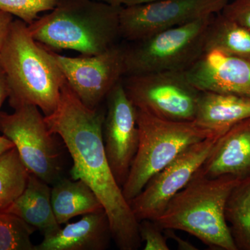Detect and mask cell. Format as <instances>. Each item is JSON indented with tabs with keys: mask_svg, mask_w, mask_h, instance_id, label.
<instances>
[{
	"mask_svg": "<svg viewBox=\"0 0 250 250\" xmlns=\"http://www.w3.org/2000/svg\"><path fill=\"white\" fill-rule=\"evenodd\" d=\"M235 176L208 178L195 173L154 220L163 229L181 230L215 250H237L225 218V206Z\"/></svg>",
	"mask_w": 250,
	"mask_h": 250,
	"instance_id": "obj_4",
	"label": "cell"
},
{
	"mask_svg": "<svg viewBox=\"0 0 250 250\" xmlns=\"http://www.w3.org/2000/svg\"><path fill=\"white\" fill-rule=\"evenodd\" d=\"M29 173L16 147L0 156V212L8 208L22 193Z\"/></svg>",
	"mask_w": 250,
	"mask_h": 250,
	"instance_id": "obj_21",
	"label": "cell"
},
{
	"mask_svg": "<svg viewBox=\"0 0 250 250\" xmlns=\"http://www.w3.org/2000/svg\"><path fill=\"white\" fill-rule=\"evenodd\" d=\"M36 230L19 217L0 212V250H35L31 236Z\"/></svg>",
	"mask_w": 250,
	"mask_h": 250,
	"instance_id": "obj_22",
	"label": "cell"
},
{
	"mask_svg": "<svg viewBox=\"0 0 250 250\" xmlns=\"http://www.w3.org/2000/svg\"><path fill=\"white\" fill-rule=\"evenodd\" d=\"M9 88L7 79L1 65H0V108L6 98H9Z\"/></svg>",
	"mask_w": 250,
	"mask_h": 250,
	"instance_id": "obj_28",
	"label": "cell"
},
{
	"mask_svg": "<svg viewBox=\"0 0 250 250\" xmlns=\"http://www.w3.org/2000/svg\"><path fill=\"white\" fill-rule=\"evenodd\" d=\"M221 13L250 31V0H233Z\"/></svg>",
	"mask_w": 250,
	"mask_h": 250,
	"instance_id": "obj_25",
	"label": "cell"
},
{
	"mask_svg": "<svg viewBox=\"0 0 250 250\" xmlns=\"http://www.w3.org/2000/svg\"><path fill=\"white\" fill-rule=\"evenodd\" d=\"M141 241L146 243L145 250H169L163 229L154 220H143L139 222Z\"/></svg>",
	"mask_w": 250,
	"mask_h": 250,
	"instance_id": "obj_24",
	"label": "cell"
},
{
	"mask_svg": "<svg viewBox=\"0 0 250 250\" xmlns=\"http://www.w3.org/2000/svg\"><path fill=\"white\" fill-rule=\"evenodd\" d=\"M14 147H15L14 143L11 142L9 139L5 137L3 135L0 136V156Z\"/></svg>",
	"mask_w": 250,
	"mask_h": 250,
	"instance_id": "obj_29",
	"label": "cell"
},
{
	"mask_svg": "<svg viewBox=\"0 0 250 250\" xmlns=\"http://www.w3.org/2000/svg\"><path fill=\"white\" fill-rule=\"evenodd\" d=\"M0 65L7 79L10 105H35L45 116L58 106L65 79L52 52L37 42L29 27L14 20L0 50Z\"/></svg>",
	"mask_w": 250,
	"mask_h": 250,
	"instance_id": "obj_2",
	"label": "cell"
},
{
	"mask_svg": "<svg viewBox=\"0 0 250 250\" xmlns=\"http://www.w3.org/2000/svg\"><path fill=\"white\" fill-rule=\"evenodd\" d=\"M51 187V202L59 225L103 208L91 188L81 179L62 177Z\"/></svg>",
	"mask_w": 250,
	"mask_h": 250,
	"instance_id": "obj_18",
	"label": "cell"
},
{
	"mask_svg": "<svg viewBox=\"0 0 250 250\" xmlns=\"http://www.w3.org/2000/svg\"><path fill=\"white\" fill-rule=\"evenodd\" d=\"M225 218L237 250H250V174L241 179L230 192Z\"/></svg>",
	"mask_w": 250,
	"mask_h": 250,
	"instance_id": "obj_20",
	"label": "cell"
},
{
	"mask_svg": "<svg viewBox=\"0 0 250 250\" xmlns=\"http://www.w3.org/2000/svg\"><path fill=\"white\" fill-rule=\"evenodd\" d=\"M111 239L109 219L103 208L44 237L40 244L35 246V250H105Z\"/></svg>",
	"mask_w": 250,
	"mask_h": 250,
	"instance_id": "obj_15",
	"label": "cell"
},
{
	"mask_svg": "<svg viewBox=\"0 0 250 250\" xmlns=\"http://www.w3.org/2000/svg\"><path fill=\"white\" fill-rule=\"evenodd\" d=\"M164 230V234L166 238H170V239L174 240L177 244L179 250H196L197 248L195 246L190 243V242L185 241L183 238H179L177 234H176L175 231L174 229H167Z\"/></svg>",
	"mask_w": 250,
	"mask_h": 250,
	"instance_id": "obj_27",
	"label": "cell"
},
{
	"mask_svg": "<svg viewBox=\"0 0 250 250\" xmlns=\"http://www.w3.org/2000/svg\"><path fill=\"white\" fill-rule=\"evenodd\" d=\"M195 173L208 178L250 174V118L233 125L217 141L214 148Z\"/></svg>",
	"mask_w": 250,
	"mask_h": 250,
	"instance_id": "obj_14",
	"label": "cell"
},
{
	"mask_svg": "<svg viewBox=\"0 0 250 250\" xmlns=\"http://www.w3.org/2000/svg\"><path fill=\"white\" fill-rule=\"evenodd\" d=\"M186 74L200 91L250 98V59L208 51L202 54Z\"/></svg>",
	"mask_w": 250,
	"mask_h": 250,
	"instance_id": "obj_13",
	"label": "cell"
},
{
	"mask_svg": "<svg viewBox=\"0 0 250 250\" xmlns=\"http://www.w3.org/2000/svg\"><path fill=\"white\" fill-rule=\"evenodd\" d=\"M96 1L106 3V4L112 5V6H123L125 0H96Z\"/></svg>",
	"mask_w": 250,
	"mask_h": 250,
	"instance_id": "obj_31",
	"label": "cell"
},
{
	"mask_svg": "<svg viewBox=\"0 0 250 250\" xmlns=\"http://www.w3.org/2000/svg\"><path fill=\"white\" fill-rule=\"evenodd\" d=\"M156 0H125L124 6H132V5L145 4V3L151 2Z\"/></svg>",
	"mask_w": 250,
	"mask_h": 250,
	"instance_id": "obj_30",
	"label": "cell"
},
{
	"mask_svg": "<svg viewBox=\"0 0 250 250\" xmlns=\"http://www.w3.org/2000/svg\"><path fill=\"white\" fill-rule=\"evenodd\" d=\"M204 50H217L250 59V31L221 13L210 21L206 33Z\"/></svg>",
	"mask_w": 250,
	"mask_h": 250,
	"instance_id": "obj_19",
	"label": "cell"
},
{
	"mask_svg": "<svg viewBox=\"0 0 250 250\" xmlns=\"http://www.w3.org/2000/svg\"><path fill=\"white\" fill-rule=\"evenodd\" d=\"M123 85L139 109L176 122L194 121L201 91L186 71L151 72L126 76Z\"/></svg>",
	"mask_w": 250,
	"mask_h": 250,
	"instance_id": "obj_8",
	"label": "cell"
},
{
	"mask_svg": "<svg viewBox=\"0 0 250 250\" xmlns=\"http://www.w3.org/2000/svg\"><path fill=\"white\" fill-rule=\"evenodd\" d=\"M221 136H210L188 146L149 179L142 191L129 202L138 221L157 220L171 199L201 167Z\"/></svg>",
	"mask_w": 250,
	"mask_h": 250,
	"instance_id": "obj_10",
	"label": "cell"
},
{
	"mask_svg": "<svg viewBox=\"0 0 250 250\" xmlns=\"http://www.w3.org/2000/svg\"><path fill=\"white\" fill-rule=\"evenodd\" d=\"M137 125L139 133L137 152L127 178L122 187L124 196L129 202L142 191L154 174L188 146L210 136L223 135L200 127L194 121H167L139 108Z\"/></svg>",
	"mask_w": 250,
	"mask_h": 250,
	"instance_id": "obj_5",
	"label": "cell"
},
{
	"mask_svg": "<svg viewBox=\"0 0 250 250\" xmlns=\"http://www.w3.org/2000/svg\"><path fill=\"white\" fill-rule=\"evenodd\" d=\"M213 16L134 41V45L125 48V76L186 71L205 52L206 33Z\"/></svg>",
	"mask_w": 250,
	"mask_h": 250,
	"instance_id": "obj_6",
	"label": "cell"
},
{
	"mask_svg": "<svg viewBox=\"0 0 250 250\" xmlns=\"http://www.w3.org/2000/svg\"><path fill=\"white\" fill-rule=\"evenodd\" d=\"M0 132L14 143L30 173L52 187L62 176V152L45 116L35 105H21L12 113L0 112Z\"/></svg>",
	"mask_w": 250,
	"mask_h": 250,
	"instance_id": "obj_7",
	"label": "cell"
},
{
	"mask_svg": "<svg viewBox=\"0 0 250 250\" xmlns=\"http://www.w3.org/2000/svg\"><path fill=\"white\" fill-rule=\"evenodd\" d=\"M51 52L67 84L88 108H99L125 76V48L116 44L102 53L80 57Z\"/></svg>",
	"mask_w": 250,
	"mask_h": 250,
	"instance_id": "obj_11",
	"label": "cell"
},
{
	"mask_svg": "<svg viewBox=\"0 0 250 250\" xmlns=\"http://www.w3.org/2000/svg\"><path fill=\"white\" fill-rule=\"evenodd\" d=\"M14 16L0 10V50L9 33Z\"/></svg>",
	"mask_w": 250,
	"mask_h": 250,
	"instance_id": "obj_26",
	"label": "cell"
},
{
	"mask_svg": "<svg viewBox=\"0 0 250 250\" xmlns=\"http://www.w3.org/2000/svg\"><path fill=\"white\" fill-rule=\"evenodd\" d=\"M103 136L105 152L117 182L123 187L137 152L139 133L137 108L120 82L107 97Z\"/></svg>",
	"mask_w": 250,
	"mask_h": 250,
	"instance_id": "obj_12",
	"label": "cell"
},
{
	"mask_svg": "<svg viewBox=\"0 0 250 250\" xmlns=\"http://www.w3.org/2000/svg\"><path fill=\"white\" fill-rule=\"evenodd\" d=\"M51 186L29 173L25 188L8 208L1 212L19 217L43 236H49L59 231L57 222L51 202Z\"/></svg>",
	"mask_w": 250,
	"mask_h": 250,
	"instance_id": "obj_16",
	"label": "cell"
},
{
	"mask_svg": "<svg viewBox=\"0 0 250 250\" xmlns=\"http://www.w3.org/2000/svg\"><path fill=\"white\" fill-rule=\"evenodd\" d=\"M59 0H0V10L16 16L27 25L39 18L42 12L50 11Z\"/></svg>",
	"mask_w": 250,
	"mask_h": 250,
	"instance_id": "obj_23",
	"label": "cell"
},
{
	"mask_svg": "<svg viewBox=\"0 0 250 250\" xmlns=\"http://www.w3.org/2000/svg\"><path fill=\"white\" fill-rule=\"evenodd\" d=\"M228 2L229 0H156L123 6L120 12L121 36L131 41L141 40L220 13Z\"/></svg>",
	"mask_w": 250,
	"mask_h": 250,
	"instance_id": "obj_9",
	"label": "cell"
},
{
	"mask_svg": "<svg viewBox=\"0 0 250 250\" xmlns=\"http://www.w3.org/2000/svg\"><path fill=\"white\" fill-rule=\"evenodd\" d=\"M104 116L100 108L83 104L65 81L58 106L45 121L49 131L62 138L71 156V179L83 181L101 202L116 246L136 250L142 244L139 222L108 164L103 143Z\"/></svg>",
	"mask_w": 250,
	"mask_h": 250,
	"instance_id": "obj_1",
	"label": "cell"
},
{
	"mask_svg": "<svg viewBox=\"0 0 250 250\" xmlns=\"http://www.w3.org/2000/svg\"><path fill=\"white\" fill-rule=\"evenodd\" d=\"M250 118V98L201 91L194 122L200 127L223 134L233 125Z\"/></svg>",
	"mask_w": 250,
	"mask_h": 250,
	"instance_id": "obj_17",
	"label": "cell"
},
{
	"mask_svg": "<svg viewBox=\"0 0 250 250\" xmlns=\"http://www.w3.org/2000/svg\"><path fill=\"white\" fill-rule=\"evenodd\" d=\"M122 7L96 0H59L49 14L28 27L33 38L47 48L95 55L116 45L121 36Z\"/></svg>",
	"mask_w": 250,
	"mask_h": 250,
	"instance_id": "obj_3",
	"label": "cell"
}]
</instances>
